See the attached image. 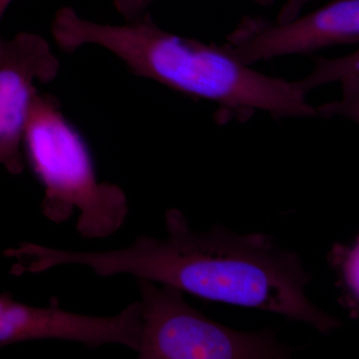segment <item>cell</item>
Listing matches in <instances>:
<instances>
[{
    "mask_svg": "<svg viewBox=\"0 0 359 359\" xmlns=\"http://www.w3.org/2000/svg\"><path fill=\"white\" fill-rule=\"evenodd\" d=\"M165 224L166 238L140 236L124 249L73 252L32 244L27 268L39 273L80 264L99 276H133L205 301L280 314L323 334L342 327L306 295L311 276L301 257L271 236L238 233L221 224L199 233L175 208L165 212Z\"/></svg>",
    "mask_w": 359,
    "mask_h": 359,
    "instance_id": "cell-1",
    "label": "cell"
},
{
    "mask_svg": "<svg viewBox=\"0 0 359 359\" xmlns=\"http://www.w3.org/2000/svg\"><path fill=\"white\" fill-rule=\"evenodd\" d=\"M51 32L63 51L99 45L136 76L216 104L219 124L245 123L257 112L276 120L318 117L302 80L268 76L243 65L219 45L168 32L156 25L149 11L127 25H110L82 20L70 7H62L52 21Z\"/></svg>",
    "mask_w": 359,
    "mask_h": 359,
    "instance_id": "cell-2",
    "label": "cell"
},
{
    "mask_svg": "<svg viewBox=\"0 0 359 359\" xmlns=\"http://www.w3.org/2000/svg\"><path fill=\"white\" fill-rule=\"evenodd\" d=\"M22 153L43 187L45 218L61 224L78 212V233L91 240L111 237L122 228L129 212L126 194L119 186L99 181L88 143L53 96L35 97Z\"/></svg>",
    "mask_w": 359,
    "mask_h": 359,
    "instance_id": "cell-3",
    "label": "cell"
},
{
    "mask_svg": "<svg viewBox=\"0 0 359 359\" xmlns=\"http://www.w3.org/2000/svg\"><path fill=\"white\" fill-rule=\"evenodd\" d=\"M140 359H283L294 349L271 330L241 332L207 318L184 292L138 278Z\"/></svg>",
    "mask_w": 359,
    "mask_h": 359,
    "instance_id": "cell-4",
    "label": "cell"
},
{
    "mask_svg": "<svg viewBox=\"0 0 359 359\" xmlns=\"http://www.w3.org/2000/svg\"><path fill=\"white\" fill-rule=\"evenodd\" d=\"M359 43V0H332L285 23L244 16L219 45L243 65Z\"/></svg>",
    "mask_w": 359,
    "mask_h": 359,
    "instance_id": "cell-5",
    "label": "cell"
},
{
    "mask_svg": "<svg viewBox=\"0 0 359 359\" xmlns=\"http://www.w3.org/2000/svg\"><path fill=\"white\" fill-rule=\"evenodd\" d=\"M141 337L139 302L111 316L71 313L52 302L49 306H28L11 294H0V348L32 340L59 339L99 347L121 344L137 351Z\"/></svg>",
    "mask_w": 359,
    "mask_h": 359,
    "instance_id": "cell-6",
    "label": "cell"
},
{
    "mask_svg": "<svg viewBox=\"0 0 359 359\" xmlns=\"http://www.w3.org/2000/svg\"><path fill=\"white\" fill-rule=\"evenodd\" d=\"M59 69L58 59L39 35L0 37V165L8 173L25 171L23 136L39 93L36 83H50Z\"/></svg>",
    "mask_w": 359,
    "mask_h": 359,
    "instance_id": "cell-7",
    "label": "cell"
},
{
    "mask_svg": "<svg viewBox=\"0 0 359 359\" xmlns=\"http://www.w3.org/2000/svg\"><path fill=\"white\" fill-rule=\"evenodd\" d=\"M313 69L302 79L309 92L328 83L341 84L342 99L316 108L318 116L330 118L344 116L351 121H359V59L358 51L334 59L316 57Z\"/></svg>",
    "mask_w": 359,
    "mask_h": 359,
    "instance_id": "cell-8",
    "label": "cell"
},
{
    "mask_svg": "<svg viewBox=\"0 0 359 359\" xmlns=\"http://www.w3.org/2000/svg\"><path fill=\"white\" fill-rule=\"evenodd\" d=\"M327 263L337 278L339 302L349 318L359 316V237L348 244L334 243L327 255Z\"/></svg>",
    "mask_w": 359,
    "mask_h": 359,
    "instance_id": "cell-9",
    "label": "cell"
},
{
    "mask_svg": "<svg viewBox=\"0 0 359 359\" xmlns=\"http://www.w3.org/2000/svg\"><path fill=\"white\" fill-rule=\"evenodd\" d=\"M158 0H114L116 9L124 16L126 21L133 20L147 13L149 7ZM262 6H271L275 0H252Z\"/></svg>",
    "mask_w": 359,
    "mask_h": 359,
    "instance_id": "cell-10",
    "label": "cell"
},
{
    "mask_svg": "<svg viewBox=\"0 0 359 359\" xmlns=\"http://www.w3.org/2000/svg\"><path fill=\"white\" fill-rule=\"evenodd\" d=\"M313 0H287L276 16L275 22L285 23L301 15L302 9Z\"/></svg>",
    "mask_w": 359,
    "mask_h": 359,
    "instance_id": "cell-11",
    "label": "cell"
},
{
    "mask_svg": "<svg viewBox=\"0 0 359 359\" xmlns=\"http://www.w3.org/2000/svg\"><path fill=\"white\" fill-rule=\"evenodd\" d=\"M13 1V0H0V21H1L4 13H6L7 8H8V6H11Z\"/></svg>",
    "mask_w": 359,
    "mask_h": 359,
    "instance_id": "cell-12",
    "label": "cell"
}]
</instances>
